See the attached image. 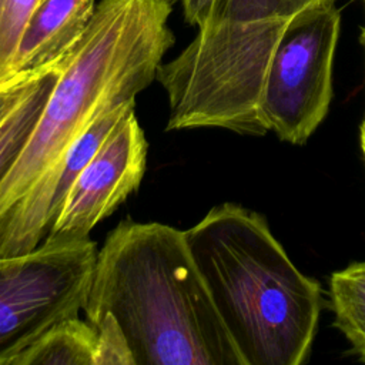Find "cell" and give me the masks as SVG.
<instances>
[{"label": "cell", "instance_id": "cell-8", "mask_svg": "<svg viewBox=\"0 0 365 365\" xmlns=\"http://www.w3.org/2000/svg\"><path fill=\"white\" fill-rule=\"evenodd\" d=\"M96 0H40L17 47L16 76L36 73L63 58L88 24Z\"/></svg>", "mask_w": 365, "mask_h": 365}, {"label": "cell", "instance_id": "cell-14", "mask_svg": "<svg viewBox=\"0 0 365 365\" xmlns=\"http://www.w3.org/2000/svg\"><path fill=\"white\" fill-rule=\"evenodd\" d=\"M56 64V63H54ZM51 67V66H50ZM48 68V67H47ZM46 68L36 71V73H27L16 77L14 80L0 86V121L1 118L20 101V98L29 91L31 84L36 81V78L44 71Z\"/></svg>", "mask_w": 365, "mask_h": 365}, {"label": "cell", "instance_id": "cell-1", "mask_svg": "<svg viewBox=\"0 0 365 365\" xmlns=\"http://www.w3.org/2000/svg\"><path fill=\"white\" fill-rule=\"evenodd\" d=\"M83 311L121 332L134 365H244L175 227L120 221L97 250Z\"/></svg>", "mask_w": 365, "mask_h": 365}, {"label": "cell", "instance_id": "cell-5", "mask_svg": "<svg viewBox=\"0 0 365 365\" xmlns=\"http://www.w3.org/2000/svg\"><path fill=\"white\" fill-rule=\"evenodd\" d=\"M97 245L47 235L34 250L0 257V365L54 324L83 309Z\"/></svg>", "mask_w": 365, "mask_h": 365}, {"label": "cell", "instance_id": "cell-16", "mask_svg": "<svg viewBox=\"0 0 365 365\" xmlns=\"http://www.w3.org/2000/svg\"><path fill=\"white\" fill-rule=\"evenodd\" d=\"M359 141H361V148H362V154L365 158V117H364L361 128H359Z\"/></svg>", "mask_w": 365, "mask_h": 365}, {"label": "cell", "instance_id": "cell-17", "mask_svg": "<svg viewBox=\"0 0 365 365\" xmlns=\"http://www.w3.org/2000/svg\"><path fill=\"white\" fill-rule=\"evenodd\" d=\"M361 43L365 47V27H362V30H361Z\"/></svg>", "mask_w": 365, "mask_h": 365}, {"label": "cell", "instance_id": "cell-15", "mask_svg": "<svg viewBox=\"0 0 365 365\" xmlns=\"http://www.w3.org/2000/svg\"><path fill=\"white\" fill-rule=\"evenodd\" d=\"M180 3L187 24L197 29L202 27L217 11L220 0H171Z\"/></svg>", "mask_w": 365, "mask_h": 365}, {"label": "cell", "instance_id": "cell-7", "mask_svg": "<svg viewBox=\"0 0 365 365\" xmlns=\"http://www.w3.org/2000/svg\"><path fill=\"white\" fill-rule=\"evenodd\" d=\"M147 151L144 130L130 107L77 175L47 235L88 238L100 221L138 190Z\"/></svg>", "mask_w": 365, "mask_h": 365}, {"label": "cell", "instance_id": "cell-12", "mask_svg": "<svg viewBox=\"0 0 365 365\" xmlns=\"http://www.w3.org/2000/svg\"><path fill=\"white\" fill-rule=\"evenodd\" d=\"M38 3L40 0H0V86L19 77L14 73L17 47Z\"/></svg>", "mask_w": 365, "mask_h": 365}, {"label": "cell", "instance_id": "cell-18", "mask_svg": "<svg viewBox=\"0 0 365 365\" xmlns=\"http://www.w3.org/2000/svg\"><path fill=\"white\" fill-rule=\"evenodd\" d=\"M364 4H365V0H364ZM364 27H365V26H364Z\"/></svg>", "mask_w": 365, "mask_h": 365}, {"label": "cell", "instance_id": "cell-13", "mask_svg": "<svg viewBox=\"0 0 365 365\" xmlns=\"http://www.w3.org/2000/svg\"><path fill=\"white\" fill-rule=\"evenodd\" d=\"M322 1L336 0H220L218 9L211 19L217 17L238 21L287 19L311 4Z\"/></svg>", "mask_w": 365, "mask_h": 365}, {"label": "cell", "instance_id": "cell-2", "mask_svg": "<svg viewBox=\"0 0 365 365\" xmlns=\"http://www.w3.org/2000/svg\"><path fill=\"white\" fill-rule=\"evenodd\" d=\"M184 231L244 365L304 364L318 329L322 289L295 267L265 217L224 202Z\"/></svg>", "mask_w": 365, "mask_h": 365}, {"label": "cell", "instance_id": "cell-11", "mask_svg": "<svg viewBox=\"0 0 365 365\" xmlns=\"http://www.w3.org/2000/svg\"><path fill=\"white\" fill-rule=\"evenodd\" d=\"M64 58V57H63ZM61 60L46 68L0 121V181L33 130L58 76Z\"/></svg>", "mask_w": 365, "mask_h": 365}, {"label": "cell", "instance_id": "cell-9", "mask_svg": "<svg viewBox=\"0 0 365 365\" xmlns=\"http://www.w3.org/2000/svg\"><path fill=\"white\" fill-rule=\"evenodd\" d=\"M97 329L74 317L50 327L7 365H97Z\"/></svg>", "mask_w": 365, "mask_h": 365}, {"label": "cell", "instance_id": "cell-4", "mask_svg": "<svg viewBox=\"0 0 365 365\" xmlns=\"http://www.w3.org/2000/svg\"><path fill=\"white\" fill-rule=\"evenodd\" d=\"M287 19H211L192 41L167 63L155 80L164 88L170 115L167 131L224 128L264 135L259 98L274 48Z\"/></svg>", "mask_w": 365, "mask_h": 365}, {"label": "cell", "instance_id": "cell-10", "mask_svg": "<svg viewBox=\"0 0 365 365\" xmlns=\"http://www.w3.org/2000/svg\"><path fill=\"white\" fill-rule=\"evenodd\" d=\"M329 297L334 327L346 338L356 356L365 362V261L332 272Z\"/></svg>", "mask_w": 365, "mask_h": 365}, {"label": "cell", "instance_id": "cell-6", "mask_svg": "<svg viewBox=\"0 0 365 365\" xmlns=\"http://www.w3.org/2000/svg\"><path fill=\"white\" fill-rule=\"evenodd\" d=\"M339 31L335 1L311 4L289 17L259 98L261 121L281 141L305 144L328 114Z\"/></svg>", "mask_w": 365, "mask_h": 365}, {"label": "cell", "instance_id": "cell-3", "mask_svg": "<svg viewBox=\"0 0 365 365\" xmlns=\"http://www.w3.org/2000/svg\"><path fill=\"white\" fill-rule=\"evenodd\" d=\"M171 0H100L64 56L48 98L0 181V218L111 106L135 103L157 76L175 36Z\"/></svg>", "mask_w": 365, "mask_h": 365}]
</instances>
